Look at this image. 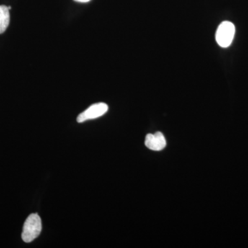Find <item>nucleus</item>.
<instances>
[{
  "instance_id": "20e7f679",
  "label": "nucleus",
  "mask_w": 248,
  "mask_h": 248,
  "mask_svg": "<svg viewBox=\"0 0 248 248\" xmlns=\"http://www.w3.org/2000/svg\"><path fill=\"white\" fill-rule=\"evenodd\" d=\"M145 145L152 151H162L166 146V138L160 132L155 134H148L145 140Z\"/></svg>"
},
{
  "instance_id": "423d86ee",
  "label": "nucleus",
  "mask_w": 248,
  "mask_h": 248,
  "mask_svg": "<svg viewBox=\"0 0 248 248\" xmlns=\"http://www.w3.org/2000/svg\"><path fill=\"white\" fill-rule=\"evenodd\" d=\"M74 1H78V2H88V1H91V0H74Z\"/></svg>"
},
{
  "instance_id": "7ed1b4c3",
  "label": "nucleus",
  "mask_w": 248,
  "mask_h": 248,
  "mask_svg": "<svg viewBox=\"0 0 248 248\" xmlns=\"http://www.w3.org/2000/svg\"><path fill=\"white\" fill-rule=\"evenodd\" d=\"M108 110V107L105 103H97V104H93L89 108L79 114L77 121L79 123H82L87 120H94L107 113Z\"/></svg>"
},
{
  "instance_id": "39448f33",
  "label": "nucleus",
  "mask_w": 248,
  "mask_h": 248,
  "mask_svg": "<svg viewBox=\"0 0 248 248\" xmlns=\"http://www.w3.org/2000/svg\"><path fill=\"white\" fill-rule=\"evenodd\" d=\"M10 23V13L8 6H0V34H2L7 29Z\"/></svg>"
},
{
  "instance_id": "f03ea898",
  "label": "nucleus",
  "mask_w": 248,
  "mask_h": 248,
  "mask_svg": "<svg viewBox=\"0 0 248 248\" xmlns=\"http://www.w3.org/2000/svg\"><path fill=\"white\" fill-rule=\"evenodd\" d=\"M235 27L234 24L231 22H222L216 32V40L218 45L223 48L231 46L234 39Z\"/></svg>"
},
{
  "instance_id": "f257e3e1",
  "label": "nucleus",
  "mask_w": 248,
  "mask_h": 248,
  "mask_svg": "<svg viewBox=\"0 0 248 248\" xmlns=\"http://www.w3.org/2000/svg\"><path fill=\"white\" fill-rule=\"evenodd\" d=\"M42 221L37 214H31L24 223L22 237L26 243L32 242L38 237L42 231Z\"/></svg>"
}]
</instances>
